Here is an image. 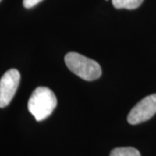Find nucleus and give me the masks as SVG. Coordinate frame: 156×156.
<instances>
[{
  "mask_svg": "<svg viewBox=\"0 0 156 156\" xmlns=\"http://www.w3.org/2000/svg\"><path fill=\"white\" fill-rule=\"evenodd\" d=\"M144 0H112V4L116 9L134 10L143 3Z\"/></svg>",
  "mask_w": 156,
  "mask_h": 156,
  "instance_id": "39448f33",
  "label": "nucleus"
},
{
  "mask_svg": "<svg viewBox=\"0 0 156 156\" xmlns=\"http://www.w3.org/2000/svg\"><path fill=\"white\" fill-rule=\"evenodd\" d=\"M156 114V94L147 95L131 109L128 115L129 124L136 125L148 121Z\"/></svg>",
  "mask_w": 156,
  "mask_h": 156,
  "instance_id": "7ed1b4c3",
  "label": "nucleus"
},
{
  "mask_svg": "<svg viewBox=\"0 0 156 156\" xmlns=\"http://www.w3.org/2000/svg\"><path fill=\"white\" fill-rule=\"evenodd\" d=\"M43 0H23V5L26 9H30L37 5H38L40 2H42Z\"/></svg>",
  "mask_w": 156,
  "mask_h": 156,
  "instance_id": "0eeeda50",
  "label": "nucleus"
},
{
  "mask_svg": "<svg viewBox=\"0 0 156 156\" xmlns=\"http://www.w3.org/2000/svg\"><path fill=\"white\" fill-rule=\"evenodd\" d=\"M1 1H2V0H0V2H1Z\"/></svg>",
  "mask_w": 156,
  "mask_h": 156,
  "instance_id": "6e6552de",
  "label": "nucleus"
},
{
  "mask_svg": "<svg viewBox=\"0 0 156 156\" xmlns=\"http://www.w3.org/2000/svg\"><path fill=\"white\" fill-rule=\"evenodd\" d=\"M20 73L17 69L7 70L0 79V108L10 104L20 83Z\"/></svg>",
  "mask_w": 156,
  "mask_h": 156,
  "instance_id": "20e7f679",
  "label": "nucleus"
},
{
  "mask_svg": "<svg viewBox=\"0 0 156 156\" xmlns=\"http://www.w3.org/2000/svg\"><path fill=\"white\" fill-rule=\"evenodd\" d=\"M68 69L85 81H94L101 76V68L97 62L76 52H69L64 57Z\"/></svg>",
  "mask_w": 156,
  "mask_h": 156,
  "instance_id": "f03ea898",
  "label": "nucleus"
},
{
  "mask_svg": "<svg viewBox=\"0 0 156 156\" xmlns=\"http://www.w3.org/2000/svg\"><path fill=\"white\" fill-rule=\"evenodd\" d=\"M57 105L54 92L47 87H38L34 90L28 101V109L37 122L50 116Z\"/></svg>",
  "mask_w": 156,
  "mask_h": 156,
  "instance_id": "f257e3e1",
  "label": "nucleus"
},
{
  "mask_svg": "<svg viewBox=\"0 0 156 156\" xmlns=\"http://www.w3.org/2000/svg\"><path fill=\"white\" fill-rule=\"evenodd\" d=\"M110 156H140V152L134 147H116L110 153Z\"/></svg>",
  "mask_w": 156,
  "mask_h": 156,
  "instance_id": "423d86ee",
  "label": "nucleus"
}]
</instances>
